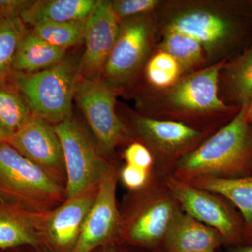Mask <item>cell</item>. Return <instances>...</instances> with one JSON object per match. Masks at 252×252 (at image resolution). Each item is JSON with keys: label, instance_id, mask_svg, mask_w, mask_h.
<instances>
[{"label": "cell", "instance_id": "8", "mask_svg": "<svg viewBox=\"0 0 252 252\" xmlns=\"http://www.w3.org/2000/svg\"><path fill=\"white\" fill-rule=\"evenodd\" d=\"M164 185L184 212L220 232L225 244L230 246L243 245V218L229 201L197 188L175 176H168Z\"/></svg>", "mask_w": 252, "mask_h": 252}, {"label": "cell", "instance_id": "4", "mask_svg": "<svg viewBox=\"0 0 252 252\" xmlns=\"http://www.w3.org/2000/svg\"><path fill=\"white\" fill-rule=\"evenodd\" d=\"M81 78L79 64L67 59L41 72L12 73L32 113L54 126L72 117V100Z\"/></svg>", "mask_w": 252, "mask_h": 252}, {"label": "cell", "instance_id": "32", "mask_svg": "<svg viewBox=\"0 0 252 252\" xmlns=\"http://www.w3.org/2000/svg\"><path fill=\"white\" fill-rule=\"evenodd\" d=\"M230 252H252V244L232 246Z\"/></svg>", "mask_w": 252, "mask_h": 252}, {"label": "cell", "instance_id": "3", "mask_svg": "<svg viewBox=\"0 0 252 252\" xmlns=\"http://www.w3.org/2000/svg\"><path fill=\"white\" fill-rule=\"evenodd\" d=\"M65 188L8 142H0V200L28 211H51L65 200Z\"/></svg>", "mask_w": 252, "mask_h": 252}, {"label": "cell", "instance_id": "30", "mask_svg": "<svg viewBox=\"0 0 252 252\" xmlns=\"http://www.w3.org/2000/svg\"><path fill=\"white\" fill-rule=\"evenodd\" d=\"M34 0H0V19L21 18Z\"/></svg>", "mask_w": 252, "mask_h": 252}, {"label": "cell", "instance_id": "1", "mask_svg": "<svg viewBox=\"0 0 252 252\" xmlns=\"http://www.w3.org/2000/svg\"><path fill=\"white\" fill-rule=\"evenodd\" d=\"M162 31L193 38L207 59L219 63L244 46L252 35V0L179 1L162 10Z\"/></svg>", "mask_w": 252, "mask_h": 252}, {"label": "cell", "instance_id": "29", "mask_svg": "<svg viewBox=\"0 0 252 252\" xmlns=\"http://www.w3.org/2000/svg\"><path fill=\"white\" fill-rule=\"evenodd\" d=\"M151 172L126 165L119 173L123 183L132 191L144 188L150 182Z\"/></svg>", "mask_w": 252, "mask_h": 252}, {"label": "cell", "instance_id": "23", "mask_svg": "<svg viewBox=\"0 0 252 252\" xmlns=\"http://www.w3.org/2000/svg\"><path fill=\"white\" fill-rule=\"evenodd\" d=\"M160 50L171 55L180 64L183 73L196 69L207 60L198 41L177 32L163 31Z\"/></svg>", "mask_w": 252, "mask_h": 252}, {"label": "cell", "instance_id": "38", "mask_svg": "<svg viewBox=\"0 0 252 252\" xmlns=\"http://www.w3.org/2000/svg\"></svg>", "mask_w": 252, "mask_h": 252}, {"label": "cell", "instance_id": "6", "mask_svg": "<svg viewBox=\"0 0 252 252\" xmlns=\"http://www.w3.org/2000/svg\"><path fill=\"white\" fill-rule=\"evenodd\" d=\"M134 193L121 212L117 242L153 246L164 240L180 205L165 185L160 188L148 184Z\"/></svg>", "mask_w": 252, "mask_h": 252}, {"label": "cell", "instance_id": "2", "mask_svg": "<svg viewBox=\"0 0 252 252\" xmlns=\"http://www.w3.org/2000/svg\"><path fill=\"white\" fill-rule=\"evenodd\" d=\"M249 102L226 125L175 163L174 176L189 181L200 177L238 178L252 175V124Z\"/></svg>", "mask_w": 252, "mask_h": 252}, {"label": "cell", "instance_id": "16", "mask_svg": "<svg viewBox=\"0 0 252 252\" xmlns=\"http://www.w3.org/2000/svg\"><path fill=\"white\" fill-rule=\"evenodd\" d=\"M167 252H215L224 239L220 232L179 209L165 238Z\"/></svg>", "mask_w": 252, "mask_h": 252}, {"label": "cell", "instance_id": "15", "mask_svg": "<svg viewBox=\"0 0 252 252\" xmlns=\"http://www.w3.org/2000/svg\"><path fill=\"white\" fill-rule=\"evenodd\" d=\"M134 127L152 154L164 160L177 161L194 147L196 148L205 135L203 131L183 122L143 116L135 118Z\"/></svg>", "mask_w": 252, "mask_h": 252}, {"label": "cell", "instance_id": "10", "mask_svg": "<svg viewBox=\"0 0 252 252\" xmlns=\"http://www.w3.org/2000/svg\"><path fill=\"white\" fill-rule=\"evenodd\" d=\"M119 21V36L102 72L113 87L125 84L140 69L150 51L154 27L147 14Z\"/></svg>", "mask_w": 252, "mask_h": 252}, {"label": "cell", "instance_id": "21", "mask_svg": "<svg viewBox=\"0 0 252 252\" xmlns=\"http://www.w3.org/2000/svg\"><path fill=\"white\" fill-rule=\"evenodd\" d=\"M221 73L223 89L231 105L240 107L250 102L252 97V45L227 63Z\"/></svg>", "mask_w": 252, "mask_h": 252}, {"label": "cell", "instance_id": "13", "mask_svg": "<svg viewBox=\"0 0 252 252\" xmlns=\"http://www.w3.org/2000/svg\"><path fill=\"white\" fill-rule=\"evenodd\" d=\"M97 189L98 186L65 199L56 208L42 213L41 232L44 247L52 252H74Z\"/></svg>", "mask_w": 252, "mask_h": 252}, {"label": "cell", "instance_id": "20", "mask_svg": "<svg viewBox=\"0 0 252 252\" xmlns=\"http://www.w3.org/2000/svg\"><path fill=\"white\" fill-rule=\"evenodd\" d=\"M65 50L60 49L28 31L16 50L13 72L32 74L45 70L65 59Z\"/></svg>", "mask_w": 252, "mask_h": 252}, {"label": "cell", "instance_id": "14", "mask_svg": "<svg viewBox=\"0 0 252 252\" xmlns=\"http://www.w3.org/2000/svg\"><path fill=\"white\" fill-rule=\"evenodd\" d=\"M120 21L112 9V1L98 0L86 20L85 51L79 63L81 77L99 78L117 40Z\"/></svg>", "mask_w": 252, "mask_h": 252}, {"label": "cell", "instance_id": "12", "mask_svg": "<svg viewBox=\"0 0 252 252\" xmlns=\"http://www.w3.org/2000/svg\"><path fill=\"white\" fill-rule=\"evenodd\" d=\"M119 177L117 169L112 165L99 182L94 203L73 252H91L117 242L121 220L117 203Z\"/></svg>", "mask_w": 252, "mask_h": 252}, {"label": "cell", "instance_id": "35", "mask_svg": "<svg viewBox=\"0 0 252 252\" xmlns=\"http://www.w3.org/2000/svg\"><path fill=\"white\" fill-rule=\"evenodd\" d=\"M9 137L6 133L0 128V142H7Z\"/></svg>", "mask_w": 252, "mask_h": 252}, {"label": "cell", "instance_id": "22", "mask_svg": "<svg viewBox=\"0 0 252 252\" xmlns=\"http://www.w3.org/2000/svg\"><path fill=\"white\" fill-rule=\"evenodd\" d=\"M32 115L26 99L11 77L0 81V128L9 138Z\"/></svg>", "mask_w": 252, "mask_h": 252}, {"label": "cell", "instance_id": "24", "mask_svg": "<svg viewBox=\"0 0 252 252\" xmlns=\"http://www.w3.org/2000/svg\"><path fill=\"white\" fill-rule=\"evenodd\" d=\"M86 19L63 23H46L33 27L32 32L51 45L63 50L84 42Z\"/></svg>", "mask_w": 252, "mask_h": 252}, {"label": "cell", "instance_id": "25", "mask_svg": "<svg viewBox=\"0 0 252 252\" xmlns=\"http://www.w3.org/2000/svg\"><path fill=\"white\" fill-rule=\"evenodd\" d=\"M28 31L21 18L0 19V81L12 75L16 50Z\"/></svg>", "mask_w": 252, "mask_h": 252}, {"label": "cell", "instance_id": "31", "mask_svg": "<svg viewBox=\"0 0 252 252\" xmlns=\"http://www.w3.org/2000/svg\"><path fill=\"white\" fill-rule=\"evenodd\" d=\"M4 252H52L44 246H23L5 250Z\"/></svg>", "mask_w": 252, "mask_h": 252}, {"label": "cell", "instance_id": "37", "mask_svg": "<svg viewBox=\"0 0 252 252\" xmlns=\"http://www.w3.org/2000/svg\"><path fill=\"white\" fill-rule=\"evenodd\" d=\"M0 252H4V251H2V250H0Z\"/></svg>", "mask_w": 252, "mask_h": 252}, {"label": "cell", "instance_id": "27", "mask_svg": "<svg viewBox=\"0 0 252 252\" xmlns=\"http://www.w3.org/2000/svg\"><path fill=\"white\" fill-rule=\"evenodd\" d=\"M158 0H115L112 9L119 21L148 14L160 6Z\"/></svg>", "mask_w": 252, "mask_h": 252}, {"label": "cell", "instance_id": "9", "mask_svg": "<svg viewBox=\"0 0 252 252\" xmlns=\"http://www.w3.org/2000/svg\"><path fill=\"white\" fill-rule=\"evenodd\" d=\"M99 149L107 157L125 138L126 126L116 112L114 87L104 79L81 78L75 97Z\"/></svg>", "mask_w": 252, "mask_h": 252}, {"label": "cell", "instance_id": "34", "mask_svg": "<svg viewBox=\"0 0 252 252\" xmlns=\"http://www.w3.org/2000/svg\"><path fill=\"white\" fill-rule=\"evenodd\" d=\"M248 120L250 124H252V97L249 102L248 108Z\"/></svg>", "mask_w": 252, "mask_h": 252}, {"label": "cell", "instance_id": "28", "mask_svg": "<svg viewBox=\"0 0 252 252\" xmlns=\"http://www.w3.org/2000/svg\"><path fill=\"white\" fill-rule=\"evenodd\" d=\"M126 165L151 172L154 164V156L146 145L140 142L130 144L124 152Z\"/></svg>", "mask_w": 252, "mask_h": 252}, {"label": "cell", "instance_id": "33", "mask_svg": "<svg viewBox=\"0 0 252 252\" xmlns=\"http://www.w3.org/2000/svg\"><path fill=\"white\" fill-rule=\"evenodd\" d=\"M91 252H119V250L114 248V245H109L94 249Z\"/></svg>", "mask_w": 252, "mask_h": 252}, {"label": "cell", "instance_id": "7", "mask_svg": "<svg viewBox=\"0 0 252 252\" xmlns=\"http://www.w3.org/2000/svg\"><path fill=\"white\" fill-rule=\"evenodd\" d=\"M55 127L62 144L65 164L66 199L97 187L112 165L94 139L73 117Z\"/></svg>", "mask_w": 252, "mask_h": 252}, {"label": "cell", "instance_id": "26", "mask_svg": "<svg viewBox=\"0 0 252 252\" xmlns=\"http://www.w3.org/2000/svg\"><path fill=\"white\" fill-rule=\"evenodd\" d=\"M179 63L171 56L160 50L147 64L146 77L157 90H164L175 85L183 74Z\"/></svg>", "mask_w": 252, "mask_h": 252}, {"label": "cell", "instance_id": "17", "mask_svg": "<svg viewBox=\"0 0 252 252\" xmlns=\"http://www.w3.org/2000/svg\"><path fill=\"white\" fill-rule=\"evenodd\" d=\"M41 215L42 213L28 211L0 200V250L44 246L41 238Z\"/></svg>", "mask_w": 252, "mask_h": 252}, {"label": "cell", "instance_id": "36", "mask_svg": "<svg viewBox=\"0 0 252 252\" xmlns=\"http://www.w3.org/2000/svg\"><path fill=\"white\" fill-rule=\"evenodd\" d=\"M119 252H124V251H122V250H119Z\"/></svg>", "mask_w": 252, "mask_h": 252}, {"label": "cell", "instance_id": "5", "mask_svg": "<svg viewBox=\"0 0 252 252\" xmlns=\"http://www.w3.org/2000/svg\"><path fill=\"white\" fill-rule=\"evenodd\" d=\"M227 59L182 77L164 90H157V112L175 117L198 118L237 114L240 107L227 104L219 97V81Z\"/></svg>", "mask_w": 252, "mask_h": 252}, {"label": "cell", "instance_id": "18", "mask_svg": "<svg viewBox=\"0 0 252 252\" xmlns=\"http://www.w3.org/2000/svg\"><path fill=\"white\" fill-rule=\"evenodd\" d=\"M187 182L229 201L243 218V245L252 244V175L238 178L200 177Z\"/></svg>", "mask_w": 252, "mask_h": 252}, {"label": "cell", "instance_id": "19", "mask_svg": "<svg viewBox=\"0 0 252 252\" xmlns=\"http://www.w3.org/2000/svg\"><path fill=\"white\" fill-rule=\"evenodd\" d=\"M98 0H39L34 1L21 18L35 27L46 23H63L88 18Z\"/></svg>", "mask_w": 252, "mask_h": 252}, {"label": "cell", "instance_id": "11", "mask_svg": "<svg viewBox=\"0 0 252 252\" xmlns=\"http://www.w3.org/2000/svg\"><path fill=\"white\" fill-rule=\"evenodd\" d=\"M7 142L65 188L67 174L62 144L54 124L32 114Z\"/></svg>", "mask_w": 252, "mask_h": 252}]
</instances>
